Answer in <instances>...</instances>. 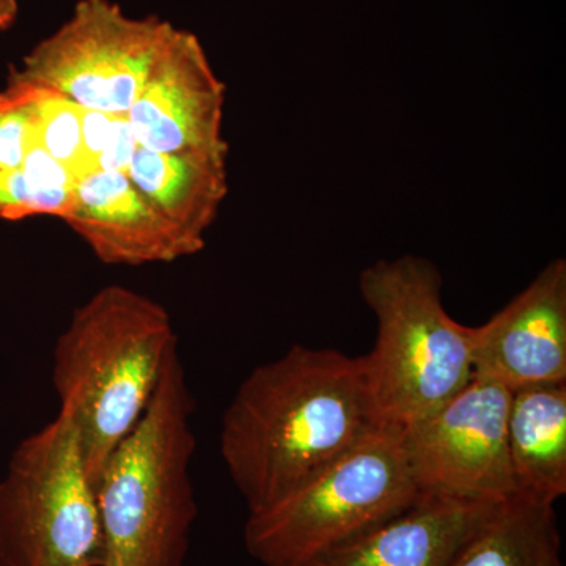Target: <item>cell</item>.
Wrapping results in <instances>:
<instances>
[{
	"mask_svg": "<svg viewBox=\"0 0 566 566\" xmlns=\"http://www.w3.org/2000/svg\"><path fill=\"white\" fill-rule=\"evenodd\" d=\"M41 93L14 81L0 92V169H21L35 139Z\"/></svg>",
	"mask_w": 566,
	"mask_h": 566,
	"instance_id": "17",
	"label": "cell"
},
{
	"mask_svg": "<svg viewBox=\"0 0 566 566\" xmlns=\"http://www.w3.org/2000/svg\"><path fill=\"white\" fill-rule=\"evenodd\" d=\"M510 401L509 387L472 376L441 408L403 424L420 494L494 504L517 494L506 441Z\"/></svg>",
	"mask_w": 566,
	"mask_h": 566,
	"instance_id": "8",
	"label": "cell"
},
{
	"mask_svg": "<svg viewBox=\"0 0 566 566\" xmlns=\"http://www.w3.org/2000/svg\"><path fill=\"white\" fill-rule=\"evenodd\" d=\"M226 91L200 40L175 28L126 114L137 144L153 151L229 158L223 137Z\"/></svg>",
	"mask_w": 566,
	"mask_h": 566,
	"instance_id": "9",
	"label": "cell"
},
{
	"mask_svg": "<svg viewBox=\"0 0 566 566\" xmlns=\"http://www.w3.org/2000/svg\"><path fill=\"white\" fill-rule=\"evenodd\" d=\"M175 346L178 337L167 308L122 285L98 290L59 335L52 385L61 415L76 424L95 490L112 450L150 403Z\"/></svg>",
	"mask_w": 566,
	"mask_h": 566,
	"instance_id": "2",
	"label": "cell"
},
{
	"mask_svg": "<svg viewBox=\"0 0 566 566\" xmlns=\"http://www.w3.org/2000/svg\"><path fill=\"white\" fill-rule=\"evenodd\" d=\"M36 137L44 150L69 170L74 185L87 177L82 140V107L63 96L43 91L36 118Z\"/></svg>",
	"mask_w": 566,
	"mask_h": 566,
	"instance_id": "16",
	"label": "cell"
},
{
	"mask_svg": "<svg viewBox=\"0 0 566 566\" xmlns=\"http://www.w3.org/2000/svg\"><path fill=\"white\" fill-rule=\"evenodd\" d=\"M21 170L41 191H71L74 188V180L69 170L44 150L36 134L25 153Z\"/></svg>",
	"mask_w": 566,
	"mask_h": 566,
	"instance_id": "19",
	"label": "cell"
},
{
	"mask_svg": "<svg viewBox=\"0 0 566 566\" xmlns=\"http://www.w3.org/2000/svg\"><path fill=\"white\" fill-rule=\"evenodd\" d=\"M517 494L556 504L566 494V382L512 390L506 419Z\"/></svg>",
	"mask_w": 566,
	"mask_h": 566,
	"instance_id": "13",
	"label": "cell"
},
{
	"mask_svg": "<svg viewBox=\"0 0 566 566\" xmlns=\"http://www.w3.org/2000/svg\"><path fill=\"white\" fill-rule=\"evenodd\" d=\"M98 502L76 424L55 417L14 450L0 480V566H103Z\"/></svg>",
	"mask_w": 566,
	"mask_h": 566,
	"instance_id": "6",
	"label": "cell"
},
{
	"mask_svg": "<svg viewBox=\"0 0 566 566\" xmlns=\"http://www.w3.org/2000/svg\"><path fill=\"white\" fill-rule=\"evenodd\" d=\"M472 374L510 390L566 382V262L556 259L472 337Z\"/></svg>",
	"mask_w": 566,
	"mask_h": 566,
	"instance_id": "10",
	"label": "cell"
},
{
	"mask_svg": "<svg viewBox=\"0 0 566 566\" xmlns=\"http://www.w3.org/2000/svg\"><path fill=\"white\" fill-rule=\"evenodd\" d=\"M385 422L364 356L293 345L238 387L222 417L221 455L249 513L262 512Z\"/></svg>",
	"mask_w": 566,
	"mask_h": 566,
	"instance_id": "1",
	"label": "cell"
},
{
	"mask_svg": "<svg viewBox=\"0 0 566 566\" xmlns=\"http://www.w3.org/2000/svg\"><path fill=\"white\" fill-rule=\"evenodd\" d=\"M554 505L524 494L501 502L447 566H564Z\"/></svg>",
	"mask_w": 566,
	"mask_h": 566,
	"instance_id": "15",
	"label": "cell"
},
{
	"mask_svg": "<svg viewBox=\"0 0 566 566\" xmlns=\"http://www.w3.org/2000/svg\"><path fill=\"white\" fill-rule=\"evenodd\" d=\"M137 147L139 144L134 136L132 125H129L128 115L115 114L109 140H107L103 155L99 156L96 172L128 174Z\"/></svg>",
	"mask_w": 566,
	"mask_h": 566,
	"instance_id": "20",
	"label": "cell"
},
{
	"mask_svg": "<svg viewBox=\"0 0 566 566\" xmlns=\"http://www.w3.org/2000/svg\"><path fill=\"white\" fill-rule=\"evenodd\" d=\"M499 504L419 494L403 512L311 566H447Z\"/></svg>",
	"mask_w": 566,
	"mask_h": 566,
	"instance_id": "12",
	"label": "cell"
},
{
	"mask_svg": "<svg viewBox=\"0 0 566 566\" xmlns=\"http://www.w3.org/2000/svg\"><path fill=\"white\" fill-rule=\"evenodd\" d=\"M223 156L161 153L137 147L128 177L156 210L193 240L207 244L227 193L229 172Z\"/></svg>",
	"mask_w": 566,
	"mask_h": 566,
	"instance_id": "14",
	"label": "cell"
},
{
	"mask_svg": "<svg viewBox=\"0 0 566 566\" xmlns=\"http://www.w3.org/2000/svg\"><path fill=\"white\" fill-rule=\"evenodd\" d=\"M175 31L134 18L114 0H80L69 20L11 70L9 81L55 93L85 111L128 114Z\"/></svg>",
	"mask_w": 566,
	"mask_h": 566,
	"instance_id": "7",
	"label": "cell"
},
{
	"mask_svg": "<svg viewBox=\"0 0 566 566\" xmlns=\"http://www.w3.org/2000/svg\"><path fill=\"white\" fill-rule=\"evenodd\" d=\"M62 221L106 264L174 263L205 248L120 172H96L77 181Z\"/></svg>",
	"mask_w": 566,
	"mask_h": 566,
	"instance_id": "11",
	"label": "cell"
},
{
	"mask_svg": "<svg viewBox=\"0 0 566 566\" xmlns=\"http://www.w3.org/2000/svg\"><path fill=\"white\" fill-rule=\"evenodd\" d=\"M115 114L82 109V140H84L85 166L88 175L98 170V159L106 148Z\"/></svg>",
	"mask_w": 566,
	"mask_h": 566,
	"instance_id": "21",
	"label": "cell"
},
{
	"mask_svg": "<svg viewBox=\"0 0 566 566\" xmlns=\"http://www.w3.org/2000/svg\"><path fill=\"white\" fill-rule=\"evenodd\" d=\"M20 14V0H0V31H7Z\"/></svg>",
	"mask_w": 566,
	"mask_h": 566,
	"instance_id": "22",
	"label": "cell"
},
{
	"mask_svg": "<svg viewBox=\"0 0 566 566\" xmlns=\"http://www.w3.org/2000/svg\"><path fill=\"white\" fill-rule=\"evenodd\" d=\"M193 408L175 346L150 403L99 474L103 566H185L199 513L189 474Z\"/></svg>",
	"mask_w": 566,
	"mask_h": 566,
	"instance_id": "3",
	"label": "cell"
},
{
	"mask_svg": "<svg viewBox=\"0 0 566 566\" xmlns=\"http://www.w3.org/2000/svg\"><path fill=\"white\" fill-rule=\"evenodd\" d=\"M403 424L385 422L311 482L249 513L244 546L263 566H311L419 497Z\"/></svg>",
	"mask_w": 566,
	"mask_h": 566,
	"instance_id": "5",
	"label": "cell"
},
{
	"mask_svg": "<svg viewBox=\"0 0 566 566\" xmlns=\"http://www.w3.org/2000/svg\"><path fill=\"white\" fill-rule=\"evenodd\" d=\"M73 200L71 191H41L21 169H0V221L54 216L62 221Z\"/></svg>",
	"mask_w": 566,
	"mask_h": 566,
	"instance_id": "18",
	"label": "cell"
},
{
	"mask_svg": "<svg viewBox=\"0 0 566 566\" xmlns=\"http://www.w3.org/2000/svg\"><path fill=\"white\" fill-rule=\"evenodd\" d=\"M441 290V273L423 256L379 260L359 275V292L378 322L365 367L389 422L423 419L474 376V327L447 314Z\"/></svg>",
	"mask_w": 566,
	"mask_h": 566,
	"instance_id": "4",
	"label": "cell"
}]
</instances>
